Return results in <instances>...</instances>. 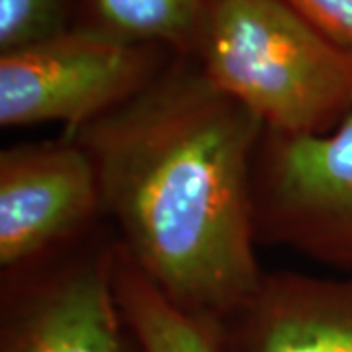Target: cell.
Returning a JSON list of instances; mask_svg holds the SVG:
<instances>
[{
    "label": "cell",
    "mask_w": 352,
    "mask_h": 352,
    "mask_svg": "<svg viewBox=\"0 0 352 352\" xmlns=\"http://www.w3.org/2000/svg\"><path fill=\"white\" fill-rule=\"evenodd\" d=\"M104 221L34 263L0 270V352H141L113 284Z\"/></svg>",
    "instance_id": "3957f363"
},
{
    "label": "cell",
    "mask_w": 352,
    "mask_h": 352,
    "mask_svg": "<svg viewBox=\"0 0 352 352\" xmlns=\"http://www.w3.org/2000/svg\"><path fill=\"white\" fill-rule=\"evenodd\" d=\"M113 284L141 352H221L214 329L176 307L131 263L120 245L116 251Z\"/></svg>",
    "instance_id": "9c48e42d"
},
{
    "label": "cell",
    "mask_w": 352,
    "mask_h": 352,
    "mask_svg": "<svg viewBox=\"0 0 352 352\" xmlns=\"http://www.w3.org/2000/svg\"><path fill=\"white\" fill-rule=\"evenodd\" d=\"M210 0H78L75 28L124 43L188 55Z\"/></svg>",
    "instance_id": "ba28073f"
},
{
    "label": "cell",
    "mask_w": 352,
    "mask_h": 352,
    "mask_svg": "<svg viewBox=\"0 0 352 352\" xmlns=\"http://www.w3.org/2000/svg\"><path fill=\"white\" fill-rule=\"evenodd\" d=\"M264 126L178 55L138 96L67 138L88 153L118 245L217 333L258 288L252 164Z\"/></svg>",
    "instance_id": "6da1fadb"
},
{
    "label": "cell",
    "mask_w": 352,
    "mask_h": 352,
    "mask_svg": "<svg viewBox=\"0 0 352 352\" xmlns=\"http://www.w3.org/2000/svg\"><path fill=\"white\" fill-rule=\"evenodd\" d=\"M252 215L258 245L352 272V113L325 135L264 129Z\"/></svg>",
    "instance_id": "5b68a950"
},
{
    "label": "cell",
    "mask_w": 352,
    "mask_h": 352,
    "mask_svg": "<svg viewBox=\"0 0 352 352\" xmlns=\"http://www.w3.org/2000/svg\"><path fill=\"white\" fill-rule=\"evenodd\" d=\"M217 339L221 352H352V272H264Z\"/></svg>",
    "instance_id": "52a82bcc"
},
{
    "label": "cell",
    "mask_w": 352,
    "mask_h": 352,
    "mask_svg": "<svg viewBox=\"0 0 352 352\" xmlns=\"http://www.w3.org/2000/svg\"><path fill=\"white\" fill-rule=\"evenodd\" d=\"M188 57L264 129L325 135L352 113V53L284 0H210Z\"/></svg>",
    "instance_id": "7a4b0ae2"
},
{
    "label": "cell",
    "mask_w": 352,
    "mask_h": 352,
    "mask_svg": "<svg viewBox=\"0 0 352 352\" xmlns=\"http://www.w3.org/2000/svg\"><path fill=\"white\" fill-rule=\"evenodd\" d=\"M104 221L98 176L75 139L61 133L0 151V270L47 256Z\"/></svg>",
    "instance_id": "8992f818"
},
{
    "label": "cell",
    "mask_w": 352,
    "mask_h": 352,
    "mask_svg": "<svg viewBox=\"0 0 352 352\" xmlns=\"http://www.w3.org/2000/svg\"><path fill=\"white\" fill-rule=\"evenodd\" d=\"M176 57L163 45L124 43L76 28L0 53V126L57 122L71 135L138 96Z\"/></svg>",
    "instance_id": "277c9868"
},
{
    "label": "cell",
    "mask_w": 352,
    "mask_h": 352,
    "mask_svg": "<svg viewBox=\"0 0 352 352\" xmlns=\"http://www.w3.org/2000/svg\"><path fill=\"white\" fill-rule=\"evenodd\" d=\"M323 36L352 53V0H284Z\"/></svg>",
    "instance_id": "8fae6325"
},
{
    "label": "cell",
    "mask_w": 352,
    "mask_h": 352,
    "mask_svg": "<svg viewBox=\"0 0 352 352\" xmlns=\"http://www.w3.org/2000/svg\"><path fill=\"white\" fill-rule=\"evenodd\" d=\"M78 0H0V53L57 38L75 28Z\"/></svg>",
    "instance_id": "30bf717a"
}]
</instances>
